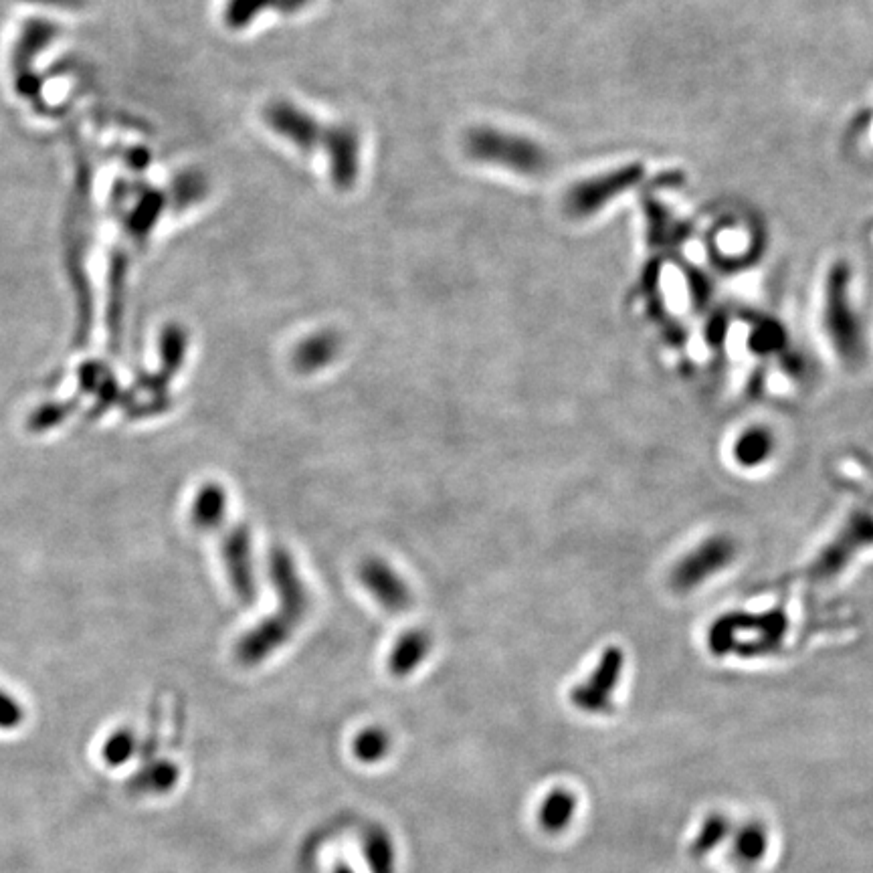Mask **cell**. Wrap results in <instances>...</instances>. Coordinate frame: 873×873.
Wrapping results in <instances>:
<instances>
[{"instance_id":"obj_3","label":"cell","mask_w":873,"mask_h":873,"mask_svg":"<svg viewBox=\"0 0 873 873\" xmlns=\"http://www.w3.org/2000/svg\"><path fill=\"white\" fill-rule=\"evenodd\" d=\"M463 146L467 156L477 162L502 166L520 174H538L548 166V158L536 142L490 126L471 128L463 138Z\"/></svg>"},{"instance_id":"obj_23","label":"cell","mask_w":873,"mask_h":873,"mask_svg":"<svg viewBox=\"0 0 873 873\" xmlns=\"http://www.w3.org/2000/svg\"><path fill=\"white\" fill-rule=\"evenodd\" d=\"M310 0H281L279 3V11L283 13H296L300 9H304Z\"/></svg>"},{"instance_id":"obj_13","label":"cell","mask_w":873,"mask_h":873,"mask_svg":"<svg viewBox=\"0 0 873 873\" xmlns=\"http://www.w3.org/2000/svg\"><path fill=\"white\" fill-rule=\"evenodd\" d=\"M164 205V197L156 190H148L144 197L138 201V205L132 209V213L128 215V231L136 241H144L150 231L154 229L160 211Z\"/></svg>"},{"instance_id":"obj_9","label":"cell","mask_w":873,"mask_h":873,"mask_svg":"<svg viewBox=\"0 0 873 873\" xmlns=\"http://www.w3.org/2000/svg\"><path fill=\"white\" fill-rule=\"evenodd\" d=\"M229 514L227 492L219 483H205L190 506V518L201 530H219Z\"/></svg>"},{"instance_id":"obj_7","label":"cell","mask_w":873,"mask_h":873,"mask_svg":"<svg viewBox=\"0 0 873 873\" xmlns=\"http://www.w3.org/2000/svg\"><path fill=\"white\" fill-rule=\"evenodd\" d=\"M431 635L425 629H409L405 631L388 653V671L395 677H405L413 673L431 653Z\"/></svg>"},{"instance_id":"obj_12","label":"cell","mask_w":873,"mask_h":873,"mask_svg":"<svg viewBox=\"0 0 873 873\" xmlns=\"http://www.w3.org/2000/svg\"><path fill=\"white\" fill-rule=\"evenodd\" d=\"M732 835V821L724 813H712L704 819L698 835L694 837L690 845L692 857H706L708 853L716 851L728 837Z\"/></svg>"},{"instance_id":"obj_24","label":"cell","mask_w":873,"mask_h":873,"mask_svg":"<svg viewBox=\"0 0 873 873\" xmlns=\"http://www.w3.org/2000/svg\"><path fill=\"white\" fill-rule=\"evenodd\" d=\"M336 873H354L348 865H344V863H340L338 867H336Z\"/></svg>"},{"instance_id":"obj_1","label":"cell","mask_w":873,"mask_h":873,"mask_svg":"<svg viewBox=\"0 0 873 873\" xmlns=\"http://www.w3.org/2000/svg\"><path fill=\"white\" fill-rule=\"evenodd\" d=\"M265 124L281 138L306 154H328L330 174L336 188L354 186L360 172V136L346 124H322L312 114L285 100L271 102L263 110Z\"/></svg>"},{"instance_id":"obj_4","label":"cell","mask_w":873,"mask_h":873,"mask_svg":"<svg viewBox=\"0 0 873 873\" xmlns=\"http://www.w3.org/2000/svg\"><path fill=\"white\" fill-rule=\"evenodd\" d=\"M358 580L366 593L388 613H405L413 607L407 580L382 558H366L358 566Z\"/></svg>"},{"instance_id":"obj_17","label":"cell","mask_w":873,"mask_h":873,"mask_svg":"<svg viewBox=\"0 0 873 873\" xmlns=\"http://www.w3.org/2000/svg\"><path fill=\"white\" fill-rule=\"evenodd\" d=\"M205 194H207V180H205V176H201L197 172L182 174L180 178L174 180L172 197H174L176 207H180V209H184L192 203H199L201 199H205Z\"/></svg>"},{"instance_id":"obj_2","label":"cell","mask_w":873,"mask_h":873,"mask_svg":"<svg viewBox=\"0 0 873 873\" xmlns=\"http://www.w3.org/2000/svg\"><path fill=\"white\" fill-rule=\"evenodd\" d=\"M269 572L279 597V609L237 641L235 659L245 667L259 665L279 651L296 635L298 627L310 613V591L296 568L294 556L285 548H273L269 556Z\"/></svg>"},{"instance_id":"obj_18","label":"cell","mask_w":873,"mask_h":873,"mask_svg":"<svg viewBox=\"0 0 873 873\" xmlns=\"http://www.w3.org/2000/svg\"><path fill=\"white\" fill-rule=\"evenodd\" d=\"M136 750V738L130 730H118L112 734L104 744V760L108 766H122L126 764Z\"/></svg>"},{"instance_id":"obj_22","label":"cell","mask_w":873,"mask_h":873,"mask_svg":"<svg viewBox=\"0 0 873 873\" xmlns=\"http://www.w3.org/2000/svg\"><path fill=\"white\" fill-rule=\"evenodd\" d=\"M25 3L31 5H41V7H53V9H81L85 5V0H25Z\"/></svg>"},{"instance_id":"obj_20","label":"cell","mask_w":873,"mask_h":873,"mask_svg":"<svg viewBox=\"0 0 873 873\" xmlns=\"http://www.w3.org/2000/svg\"><path fill=\"white\" fill-rule=\"evenodd\" d=\"M73 407L75 405H45V407H41L35 415H31L29 429L31 431L53 429L55 425H59L73 411Z\"/></svg>"},{"instance_id":"obj_14","label":"cell","mask_w":873,"mask_h":873,"mask_svg":"<svg viewBox=\"0 0 873 873\" xmlns=\"http://www.w3.org/2000/svg\"><path fill=\"white\" fill-rule=\"evenodd\" d=\"M267 9L279 11V0H229L225 7V23L231 29H243Z\"/></svg>"},{"instance_id":"obj_16","label":"cell","mask_w":873,"mask_h":873,"mask_svg":"<svg viewBox=\"0 0 873 873\" xmlns=\"http://www.w3.org/2000/svg\"><path fill=\"white\" fill-rule=\"evenodd\" d=\"M391 746L388 734L380 728H368L354 740V754L362 762H378Z\"/></svg>"},{"instance_id":"obj_15","label":"cell","mask_w":873,"mask_h":873,"mask_svg":"<svg viewBox=\"0 0 873 873\" xmlns=\"http://www.w3.org/2000/svg\"><path fill=\"white\" fill-rule=\"evenodd\" d=\"M366 859L372 873H393V845L382 831H372L368 835Z\"/></svg>"},{"instance_id":"obj_10","label":"cell","mask_w":873,"mask_h":873,"mask_svg":"<svg viewBox=\"0 0 873 873\" xmlns=\"http://www.w3.org/2000/svg\"><path fill=\"white\" fill-rule=\"evenodd\" d=\"M732 861L744 867L760 863L768 851V831L758 821H748L732 831Z\"/></svg>"},{"instance_id":"obj_21","label":"cell","mask_w":873,"mask_h":873,"mask_svg":"<svg viewBox=\"0 0 873 873\" xmlns=\"http://www.w3.org/2000/svg\"><path fill=\"white\" fill-rule=\"evenodd\" d=\"M25 720V708L9 692L0 690V730H15Z\"/></svg>"},{"instance_id":"obj_8","label":"cell","mask_w":873,"mask_h":873,"mask_svg":"<svg viewBox=\"0 0 873 873\" xmlns=\"http://www.w3.org/2000/svg\"><path fill=\"white\" fill-rule=\"evenodd\" d=\"M342 342L338 334L326 330L304 338L294 350V366L304 374H312L330 366L340 354Z\"/></svg>"},{"instance_id":"obj_5","label":"cell","mask_w":873,"mask_h":873,"mask_svg":"<svg viewBox=\"0 0 873 873\" xmlns=\"http://www.w3.org/2000/svg\"><path fill=\"white\" fill-rule=\"evenodd\" d=\"M221 558L229 585L241 603L249 605L255 599V572L251 554V534L245 524L231 526L221 538Z\"/></svg>"},{"instance_id":"obj_11","label":"cell","mask_w":873,"mask_h":873,"mask_svg":"<svg viewBox=\"0 0 873 873\" xmlns=\"http://www.w3.org/2000/svg\"><path fill=\"white\" fill-rule=\"evenodd\" d=\"M574 813H576V797L566 789H554L542 801L538 821L544 831L560 833L570 825Z\"/></svg>"},{"instance_id":"obj_19","label":"cell","mask_w":873,"mask_h":873,"mask_svg":"<svg viewBox=\"0 0 873 873\" xmlns=\"http://www.w3.org/2000/svg\"><path fill=\"white\" fill-rule=\"evenodd\" d=\"M176 779H178V770H176L174 764H170V762H158V764H154L150 770H146V772H142V774L138 776V785H140L142 789H148V791L164 793V791H168V789L174 787Z\"/></svg>"},{"instance_id":"obj_6","label":"cell","mask_w":873,"mask_h":873,"mask_svg":"<svg viewBox=\"0 0 873 873\" xmlns=\"http://www.w3.org/2000/svg\"><path fill=\"white\" fill-rule=\"evenodd\" d=\"M57 27L53 23L45 21H31L15 47L13 57V73H15V85L25 100H39L41 97V81L35 75V57L55 39Z\"/></svg>"}]
</instances>
